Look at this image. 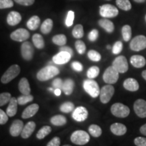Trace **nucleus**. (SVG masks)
I'll return each instance as SVG.
<instances>
[{
	"mask_svg": "<svg viewBox=\"0 0 146 146\" xmlns=\"http://www.w3.org/2000/svg\"><path fill=\"white\" fill-rule=\"evenodd\" d=\"M87 56H88L89 60L93 62H99L102 58L101 54L96 50H89Z\"/></svg>",
	"mask_w": 146,
	"mask_h": 146,
	"instance_id": "nucleus-40",
	"label": "nucleus"
},
{
	"mask_svg": "<svg viewBox=\"0 0 146 146\" xmlns=\"http://www.w3.org/2000/svg\"><path fill=\"white\" fill-rule=\"evenodd\" d=\"M52 85H53V87H54V89H62V85H63V81L60 78H56V79L53 81Z\"/></svg>",
	"mask_w": 146,
	"mask_h": 146,
	"instance_id": "nucleus-49",
	"label": "nucleus"
},
{
	"mask_svg": "<svg viewBox=\"0 0 146 146\" xmlns=\"http://www.w3.org/2000/svg\"><path fill=\"white\" fill-rule=\"evenodd\" d=\"M60 73V70L57 67L52 65H49L41 69L37 74L36 78L40 81H45L54 78Z\"/></svg>",
	"mask_w": 146,
	"mask_h": 146,
	"instance_id": "nucleus-1",
	"label": "nucleus"
},
{
	"mask_svg": "<svg viewBox=\"0 0 146 146\" xmlns=\"http://www.w3.org/2000/svg\"><path fill=\"white\" fill-rule=\"evenodd\" d=\"M130 48L134 52H139L146 48V36L142 35L135 36L130 42Z\"/></svg>",
	"mask_w": 146,
	"mask_h": 146,
	"instance_id": "nucleus-7",
	"label": "nucleus"
},
{
	"mask_svg": "<svg viewBox=\"0 0 146 146\" xmlns=\"http://www.w3.org/2000/svg\"><path fill=\"white\" fill-rule=\"evenodd\" d=\"M20 72H21V68L17 64L12 65L10 67H9L8 70L5 71L3 76H1V83L3 84L10 83L20 74Z\"/></svg>",
	"mask_w": 146,
	"mask_h": 146,
	"instance_id": "nucleus-5",
	"label": "nucleus"
},
{
	"mask_svg": "<svg viewBox=\"0 0 146 146\" xmlns=\"http://www.w3.org/2000/svg\"><path fill=\"white\" fill-rule=\"evenodd\" d=\"M116 3L118 8L124 11H129L132 8L129 0H116Z\"/></svg>",
	"mask_w": 146,
	"mask_h": 146,
	"instance_id": "nucleus-34",
	"label": "nucleus"
},
{
	"mask_svg": "<svg viewBox=\"0 0 146 146\" xmlns=\"http://www.w3.org/2000/svg\"><path fill=\"white\" fill-rule=\"evenodd\" d=\"M110 131L113 134L117 136L124 135L127 133V129L126 126L121 123H114L110 126Z\"/></svg>",
	"mask_w": 146,
	"mask_h": 146,
	"instance_id": "nucleus-21",
	"label": "nucleus"
},
{
	"mask_svg": "<svg viewBox=\"0 0 146 146\" xmlns=\"http://www.w3.org/2000/svg\"><path fill=\"white\" fill-rule=\"evenodd\" d=\"M98 24L102 29L104 30L108 33H112L114 30V23L110 20L107 19V18H103V19H100L98 21Z\"/></svg>",
	"mask_w": 146,
	"mask_h": 146,
	"instance_id": "nucleus-24",
	"label": "nucleus"
},
{
	"mask_svg": "<svg viewBox=\"0 0 146 146\" xmlns=\"http://www.w3.org/2000/svg\"><path fill=\"white\" fill-rule=\"evenodd\" d=\"M74 104L70 102H65L60 106V110L61 112H64V113H68L72 112L74 110Z\"/></svg>",
	"mask_w": 146,
	"mask_h": 146,
	"instance_id": "nucleus-37",
	"label": "nucleus"
},
{
	"mask_svg": "<svg viewBox=\"0 0 146 146\" xmlns=\"http://www.w3.org/2000/svg\"><path fill=\"white\" fill-rule=\"evenodd\" d=\"M39 109V105L36 104H33L29 106L23 111V114H22V118H24V119H27V118L33 117L34 115L36 114V112H38Z\"/></svg>",
	"mask_w": 146,
	"mask_h": 146,
	"instance_id": "nucleus-17",
	"label": "nucleus"
},
{
	"mask_svg": "<svg viewBox=\"0 0 146 146\" xmlns=\"http://www.w3.org/2000/svg\"><path fill=\"white\" fill-rule=\"evenodd\" d=\"M54 94L56 96H60L61 94V89H55Z\"/></svg>",
	"mask_w": 146,
	"mask_h": 146,
	"instance_id": "nucleus-55",
	"label": "nucleus"
},
{
	"mask_svg": "<svg viewBox=\"0 0 146 146\" xmlns=\"http://www.w3.org/2000/svg\"><path fill=\"white\" fill-rule=\"evenodd\" d=\"M111 113L118 118H126L130 114L129 108L123 104L115 103L111 107Z\"/></svg>",
	"mask_w": 146,
	"mask_h": 146,
	"instance_id": "nucleus-4",
	"label": "nucleus"
},
{
	"mask_svg": "<svg viewBox=\"0 0 146 146\" xmlns=\"http://www.w3.org/2000/svg\"><path fill=\"white\" fill-rule=\"evenodd\" d=\"M88 117V111L83 106H79L72 113L73 119L77 122H83Z\"/></svg>",
	"mask_w": 146,
	"mask_h": 146,
	"instance_id": "nucleus-14",
	"label": "nucleus"
},
{
	"mask_svg": "<svg viewBox=\"0 0 146 146\" xmlns=\"http://www.w3.org/2000/svg\"><path fill=\"white\" fill-rule=\"evenodd\" d=\"M134 1H135L137 3H143L145 2V0H133Z\"/></svg>",
	"mask_w": 146,
	"mask_h": 146,
	"instance_id": "nucleus-57",
	"label": "nucleus"
},
{
	"mask_svg": "<svg viewBox=\"0 0 146 146\" xmlns=\"http://www.w3.org/2000/svg\"><path fill=\"white\" fill-rule=\"evenodd\" d=\"M74 87V82L73 80L70 79V78H68V79H66L63 82L62 89L63 92L66 95V96H69L72 93L73 89Z\"/></svg>",
	"mask_w": 146,
	"mask_h": 146,
	"instance_id": "nucleus-26",
	"label": "nucleus"
},
{
	"mask_svg": "<svg viewBox=\"0 0 146 146\" xmlns=\"http://www.w3.org/2000/svg\"><path fill=\"white\" fill-rule=\"evenodd\" d=\"M16 3L22 5H25V6H29L34 3L35 0H14Z\"/></svg>",
	"mask_w": 146,
	"mask_h": 146,
	"instance_id": "nucleus-51",
	"label": "nucleus"
},
{
	"mask_svg": "<svg viewBox=\"0 0 146 146\" xmlns=\"http://www.w3.org/2000/svg\"><path fill=\"white\" fill-rule=\"evenodd\" d=\"M72 56L68 52H60L52 58L53 62L57 64H64L70 61Z\"/></svg>",
	"mask_w": 146,
	"mask_h": 146,
	"instance_id": "nucleus-15",
	"label": "nucleus"
},
{
	"mask_svg": "<svg viewBox=\"0 0 146 146\" xmlns=\"http://www.w3.org/2000/svg\"><path fill=\"white\" fill-rule=\"evenodd\" d=\"M123 87L126 90L129 91H137L139 89V85L136 79L133 78H128L124 81Z\"/></svg>",
	"mask_w": 146,
	"mask_h": 146,
	"instance_id": "nucleus-18",
	"label": "nucleus"
},
{
	"mask_svg": "<svg viewBox=\"0 0 146 146\" xmlns=\"http://www.w3.org/2000/svg\"><path fill=\"white\" fill-rule=\"evenodd\" d=\"M52 41L56 45H60V46H63V45H65L66 43V36L63 34L56 35H55L52 38Z\"/></svg>",
	"mask_w": 146,
	"mask_h": 146,
	"instance_id": "nucleus-32",
	"label": "nucleus"
},
{
	"mask_svg": "<svg viewBox=\"0 0 146 146\" xmlns=\"http://www.w3.org/2000/svg\"><path fill=\"white\" fill-rule=\"evenodd\" d=\"M60 145V139L59 137H56L53 138L51 141L47 144V146H59Z\"/></svg>",
	"mask_w": 146,
	"mask_h": 146,
	"instance_id": "nucleus-52",
	"label": "nucleus"
},
{
	"mask_svg": "<svg viewBox=\"0 0 146 146\" xmlns=\"http://www.w3.org/2000/svg\"><path fill=\"white\" fill-rule=\"evenodd\" d=\"M72 35L76 39H81L84 35L83 27L81 25H77L72 30Z\"/></svg>",
	"mask_w": 146,
	"mask_h": 146,
	"instance_id": "nucleus-36",
	"label": "nucleus"
},
{
	"mask_svg": "<svg viewBox=\"0 0 146 146\" xmlns=\"http://www.w3.org/2000/svg\"><path fill=\"white\" fill-rule=\"evenodd\" d=\"M14 5L12 0H0V9L10 8Z\"/></svg>",
	"mask_w": 146,
	"mask_h": 146,
	"instance_id": "nucleus-45",
	"label": "nucleus"
},
{
	"mask_svg": "<svg viewBox=\"0 0 146 146\" xmlns=\"http://www.w3.org/2000/svg\"><path fill=\"white\" fill-rule=\"evenodd\" d=\"M134 143L137 146H146V138L143 137H137L135 139Z\"/></svg>",
	"mask_w": 146,
	"mask_h": 146,
	"instance_id": "nucleus-47",
	"label": "nucleus"
},
{
	"mask_svg": "<svg viewBox=\"0 0 146 146\" xmlns=\"http://www.w3.org/2000/svg\"><path fill=\"white\" fill-rule=\"evenodd\" d=\"M100 74V68L98 66H91L89 68V70H87V76L89 78H96L97 76L99 75Z\"/></svg>",
	"mask_w": 146,
	"mask_h": 146,
	"instance_id": "nucleus-38",
	"label": "nucleus"
},
{
	"mask_svg": "<svg viewBox=\"0 0 146 146\" xmlns=\"http://www.w3.org/2000/svg\"><path fill=\"white\" fill-rule=\"evenodd\" d=\"M72 68L76 72H81L83 70V65L79 62H73L72 63Z\"/></svg>",
	"mask_w": 146,
	"mask_h": 146,
	"instance_id": "nucleus-50",
	"label": "nucleus"
},
{
	"mask_svg": "<svg viewBox=\"0 0 146 146\" xmlns=\"http://www.w3.org/2000/svg\"><path fill=\"white\" fill-rule=\"evenodd\" d=\"M40 23H41V20H40L39 16H33L29 20L27 23V27L30 30L35 31L38 29V27L40 25Z\"/></svg>",
	"mask_w": 146,
	"mask_h": 146,
	"instance_id": "nucleus-27",
	"label": "nucleus"
},
{
	"mask_svg": "<svg viewBox=\"0 0 146 146\" xmlns=\"http://www.w3.org/2000/svg\"><path fill=\"white\" fill-rule=\"evenodd\" d=\"M34 47L30 42L25 41L21 45V54L23 59L30 61L33 59L34 55Z\"/></svg>",
	"mask_w": 146,
	"mask_h": 146,
	"instance_id": "nucleus-11",
	"label": "nucleus"
},
{
	"mask_svg": "<svg viewBox=\"0 0 146 146\" xmlns=\"http://www.w3.org/2000/svg\"><path fill=\"white\" fill-rule=\"evenodd\" d=\"M141 75H142V77H143L144 79H145V81H146V70H143V72H142Z\"/></svg>",
	"mask_w": 146,
	"mask_h": 146,
	"instance_id": "nucleus-56",
	"label": "nucleus"
},
{
	"mask_svg": "<svg viewBox=\"0 0 146 146\" xmlns=\"http://www.w3.org/2000/svg\"><path fill=\"white\" fill-rule=\"evenodd\" d=\"M33 44L37 49H43L45 46V42L43 36L41 35L36 33L33 36Z\"/></svg>",
	"mask_w": 146,
	"mask_h": 146,
	"instance_id": "nucleus-30",
	"label": "nucleus"
},
{
	"mask_svg": "<svg viewBox=\"0 0 146 146\" xmlns=\"http://www.w3.org/2000/svg\"><path fill=\"white\" fill-rule=\"evenodd\" d=\"M21 20L22 16L21 14L18 13V12L12 11L8 14V17H7V23L10 26H16L21 23Z\"/></svg>",
	"mask_w": 146,
	"mask_h": 146,
	"instance_id": "nucleus-20",
	"label": "nucleus"
},
{
	"mask_svg": "<svg viewBox=\"0 0 146 146\" xmlns=\"http://www.w3.org/2000/svg\"><path fill=\"white\" fill-rule=\"evenodd\" d=\"M30 36V33L28 31L25 29H18L14 31L10 35V38L15 41L21 42L27 41Z\"/></svg>",
	"mask_w": 146,
	"mask_h": 146,
	"instance_id": "nucleus-13",
	"label": "nucleus"
},
{
	"mask_svg": "<svg viewBox=\"0 0 146 146\" xmlns=\"http://www.w3.org/2000/svg\"><path fill=\"white\" fill-rule=\"evenodd\" d=\"M18 100L15 98H12L9 102L8 106L7 108L6 113L8 115L9 117L14 116L17 112L18 109Z\"/></svg>",
	"mask_w": 146,
	"mask_h": 146,
	"instance_id": "nucleus-23",
	"label": "nucleus"
},
{
	"mask_svg": "<svg viewBox=\"0 0 146 146\" xmlns=\"http://www.w3.org/2000/svg\"><path fill=\"white\" fill-rule=\"evenodd\" d=\"M119 78V72L113 66H109L105 70L103 74L104 81L107 84H114L118 81Z\"/></svg>",
	"mask_w": 146,
	"mask_h": 146,
	"instance_id": "nucleus-6",
	"label": "nucleus"
},
{
	"mask_svg": "<svg viewBox=\"0 0 146 146\" xmlns=\"http://www.w3.org/2000/svg\"><path fill=\"white\" fill-rule=\"evenodd\" d=\"M48 89H49V90H50V91H54V89H53V88H51V87H50V88H49Z\"/></svg>",
	"mask_w": 146,
	"mask_h": 146,
	"instance_id": "nucleus-58",
	"label": "nucleus"
},
{
	"mask_svg": "<svg viewBox=\"0 0 146 146\" xmlns=\"http://www.w3.org/2000/svg\"><path fill=\"white\" fill-rule=\"evenodd\" d=\"M70 140L73 143L78 145H83L90 140L89 135L86 131L78 130L74 131L70 137Z\"/></svg>",
	"mask_w": 146,
	"mask_h": 146,
	"instance_id": "nucleus-3",
	"label": "nucleus"
},
{
	"mask_svg": "<svg viewBox=\"0 0 146 146\" xmlns=\"http://www.w3.org/2000/svg\"><path fill=\"white\" fill-rule=\"evenodd\" d=\"M75 47L79 54H83L86 51V45L83 41L78 40L75 42Z\"/></svg>",
	"mask_w": 146,
	"mask_h": 146,
	"instance_id": "nucleus-42",
	"label": "nucleus"
},
{
	"mask_svg": "<svg viewBox=\"0 0 146 146\" xmlns=\"http://www.w3.org/2000/svg\"><path fill=\"white\" fill-rule=\"evenodd\" d=\"M100 14L103 18H114L118 15V10L111 4H104L100 7Z\"/></svg>",
	"mask_w": 146,
	"mask_h": 146,
	"instance_id": "nucleus-8",
	"label": "nucleus"
},
{
	"mask_svg": "<svg viewBox=\"0 0 146 146\" xmlns=\"http://www.w3.org/2000/svg\"><path fill=\"white\" fill-rule=\"evenodd\" d=\"M51 131H52V128L50 126H44L36 133V138L39 139H43L50 134Z\"/></svg>",
	"mask_w": 146,
	"mask_h": 146,
	"instance_id": "nucleus-35",
	"label": "nucleus"
},
{
	"mask_svg": "<svg viewBox=\"0 0 146 146\" xmlns=\"http://www.w3.org/2000/svg\"><path fill=\"white\" fill-rule=\"evenodd\" d=\"M50 121L52 125H54V126H58V127L64 125L67 123L66 118L62 116V115H56V116H53L51 118Z\"/></svg>",
	"mask_w": 146,
	"mask_h": 146,
	"instance_id": "nucleus-29",
	"label": "nucleus"
},
{
	"mask_svg": "<svg viewBox=\"0 0 146 146\" xmlns=\"http://www.w3.org/2000/svg\"><path fill=\"white\" fill-rule=\"evenodd\" d=\"M18 103L19 105H25L26 104L29 103V102H32L33 100V96H32L31 95H23V96H20L19 98L17 99Z\"/></svg>",
	"mask_w": 146,
	"mask_h": 146,
	"instance_id": "nucleus-39",
	"label": "nucleus"
},
{
	"mask_svg": "<svg viewBox=\"0 0 146 146\" xmlns=\"http://www.w3.org/2000/svg\"><path fill=\"white\" fill-rule=\"evenodd\" d=\"M11 94L10 93L4 92L0 94V106H3L8 104L11 99Z\"/></svg>",
	"mask_w": 146,
	"mask_h": 146,
	"instance_id": "nucleus-41",
	"label": "nucleus"
},
{
	"mask_svg": "<svg viewBox=\"0 0 146 146\" xmlns=\"http://www.w3.org/2000/svg\"><path fill=\"white\" fill-rule=\"evenodd\" d=\"M89 132L94 137H99L101 136L102 130L100 126L97 125H91L89 127Z\"/></svg>",
	"mask_w": 146,
	"mask_h": 146,
	"instance_id": "nucleus-33",
	"label": "nucleus"
},
{
	"mask_svg": "<svg viewBox=\"0 0 146 146\" xmlns=\"http://www.w3.org/2000/svg\"><path fill=\"white\" fill-rule=\"evenodd\" d=\"M123 48V43L121 41H116L112 47V53L115 55L119 54Z\"/></svg>",
	"mask_w": 146,
	"mask_h": 146,
	"instance_id": "nucleus-43",
	"label": "nucleus"
},
{
	"mask_svg": "<svg viewBox=\"0 0 146 146\" xmlns=\"http://www.w3.org/2000/svg\"><path fill=\"white\" fill-rule=\"evenodd\" d=\"M111 48V47H110V45H108L107 46V49H108V50H110V49Z\"/></svg>",
	"mask_w": 146,
	"mask_h": 146,
	"instance_id": "nucleus-59",
	"label": "nucleus"
},
{
	"mask_svg": "<svg viewBox=\"0 0 146 146\" xmlns=\"http://www.w3.org/2000/svg\"><path fill=\"white\" fill-rule=\"evenodd\" d=\"M114 94V87L111 84L105 85L100 89V101L103 104H107L112 99Z\"/></svg>",
	"mask_w": 146,
	"mask_h": 146,
	"instance_id": "nucleus-9",
	"label": "nucleus"
},
{
	"mask_svg": "<svg viewBox=\"0 0 146 146\" xmlns=\"http://www.w3.org/2000/svg\"><path fill=\"white\" fill-rule=\"evenodd\" d=\"M122 35L125 41H129L131 39L132 36V30L131 27L129 25H126L122 28Z\"/></svg>",
	"mask_w": 146,
	"mask_h": 146,
	"instance_id": "nucleus-31",
	"label": "nucleus"
},
{
	"mask_svg": "<svg viewBox=\"0 0 146 146\" xmlns=\"http://www.w3.org/2000/svg\"><path fill=\"white\" fill-rule=\"evenodd\" d=\"M24 127L23 122L20 120H15L12 123L10 129V135L13 137H18L21 134Z\"/></svg>",
	"mask_w": 146,
	"mask_h": 146,
	"instance_id": "nucleus-16",
	"label": "nucleus"
},
{
	"mask_svg": "<svg viewBox=\"0 0 146 146\" xmlns=\"http://www.w3.org/2000/svg\"><path fill=\"white\" fill-rule=\"evenodd\" d=\"M130 62L135 68H141L146 64V60L143 56L140 55H134L131 56Z\"/></svg>",
	"mask_w": 146,
	"mask_h": 146,
	"instance_id": "nucleus-22",
	"label": "nucleus"
},
{
	"mask_svg": "<svg viewBox=\"0 0 146 146\" xmlns=\"http://www.w3.org/2000/svg\"><path fill=\"white\" fill-rule=\"evenodd\" d=\"M53 28V21L50 18H47L42 23L41 27V31L43 34H49L52 30Z\"/></svg>",
	"mask_w": 146,
	"mask_h": 146,
	"instance_id": "nucleus-28",
	"label": "nucleus"
},
{
	"mask_svg": "<svg viewBox=\"0 0 146 146\" xmlns=\"http://www.w3.org/2000/svg\"><path fill=\"white\" fill-rule=\"evenodd\" d=\"M8 120V115L6 112L0 109V125H5Z\"/></svg>",
	"mask_w": 146,
	"mask_h": 146,
	"instance_id": "nucleus-46",
	"label": "nucleus"
},
{
	"mask_svg": "<svg viewBox=\"0 0 146 146\" xmlns=\"http://www.w3.org/2000/svg\"><path fill=\"white\" fill-rule=\"evenodd\" d=\"M74 12L73 11H69L67 14L66 18V27H70L72 25L73 22H74Z\"/></svg>",
	"mask_w": 146,
	"mask_h": 146,
	"instance_id": "nucleus-44",
	"label": "nucleus"
},
{
	"mask_svg": "<svg viewBox=\"0 0 146 146\" xmlns=\"http://www.w3.org/2000/svg\"><path fill=\"white\" fill-rule=\"evenodd\" d=\"M108 1H110V0H108Z\"/></svg>",
	"mask_w": 146,
	"mask_h": 146,
	"instance_id": "nucleus-61",
	"label": "nucleus"
},
{
	"mask_svg": "<svg viewBox=\"0 0 146 146\" xmlns=\"http://www.w3.org/2000/svg\"><path fill=\"white\" fill-rule=\"evenodd\" d=\"M112 66L119 73H125L129 69L128 61L124 56H120L115 58L112 62Z\"/></svg>",
	"mask_w": 146,
	"mask_h": 146,
	"instance_id": "nucleus-10",
	"label": "nucleus"
},
{
	"mask_svg": "<svg viewBox=\"0 0 146 146\" xmlns=\"http://www.w3.org/2000/svg\"><path fill=\"white\" fill-rule=\"evenodd\" d=\"M36 128V124L33 121H30L26 125L24 126L23 131L21 133V137L23 139H28L30 137L31 135L34 132L35 129Z\"/></svg>",
	"mask_w": 146,
	"mask_h": 146,
	"instance_id": "nucleus-19",
	"label": "nucleus"
},
{
	"mask_svg": "<svg viewBox=\"0 0 146 146\" xmlns=\"http://www.w3.org/2000/svg\"><path fill=\"white\" fill-rule=\"evenodd\" d=\"M98 36H99V32H98V31L97 29H93L89 33L88 38L91 41H95L98 39Z\"/></svg>",
	"mask_w": 146,
	"mask_h": 146,
	"instance_id": "nucleus-48",
	"label": "nucleus"
},
{
	"mask_svg": "<svg viewBox=\"0 0 146 146\" xmlns=\"http://www.w3.org/2000/svg\"><path fill=\"white\" fill-rule=\"evenodd\" d=\"M83 88L89 96L96 98L100 96V89L98 83L94 80L89 78L83 82Z\"/></svg>",
	"mask_w": 146,
	"mask_h": 146,
	"instance_id": "nucleus-2",
	"label": "nucleus"
},
{
	"mask_svg": "<svg viewBox=\"0 0 146 146\" xmlns=\"http://www.w3.org/2000/svg\"><path fill=\"white\" fill-rule=\"evenodd\" d=\"M139 131H140V133H141L142 135L146 136V123L145 124V125H142L141 127H140Z\"/></svg>",
	"mask_w": 146,
	"mask_h": 146,
	"instance_id": "nucleus-54",
	"label": "nucleus"
},
{
	"mask_svg": "<svg viewBox=\"0 0 146 146\" xmlns=\"http://www.w3.org/2000/svg\"><path fill=\"white\" fill-rule=\"evenodd\" d=\"M135 112L139 118H146V101L143 99L137 100L133 106Z\"/></svg>",
	"mask_w": 146,
	"mask_h": 146,
	"instance_id": "nucleus-12",
	"label": "nucleus"
},
{
	"mask_svg": "<svg viewBox=\"0 0 146 146\" xmlns=\"http://www.w3.org/2000/svg\"><path fill=\"white\" fill-rule=\"evenodd\" d=\"M145 22H146V15H145Z\"/></svg>",
	"mask_w": 146,
	"mask_h": 146,
	"instance_id": "nucleus-60",
	"label": "nucleus"
},
{
	"mask_svg": "<svg viewBox=\"0 0 146 146\" xmlns=\"http://www.w3.org/2000/svg\"><path fill=\"white\" fill-rule=\"evenodd\" d=\"M60 52H68L70 54L71 56H72V57L73 56V55H74V53H73V50L72 49L70 48V47H69L68 46H62L60 48Z\"/></svg>",
	"mask_w": 146,
	"mask_h": 146,
	"instance_id": "nucleus-53",
	"label": "nucleus"
},
{
	"mask_svg": "<svg viewBox=\"0 0 146 146\" xmlns=\"http://www.w3.org/2000/svg\"><path fill=\"white\" fill-rule=\"evenodd\" d=\"M18 89L21 94L23 95H29L31 94V87L29 83L26 78H22L18 83Z\"/></svg>",
	"mask_w": 146,
	"mask_h": 146,
	"instance_id": "nucleus-25",
	"label": "nucleus"
}]
</instances>
